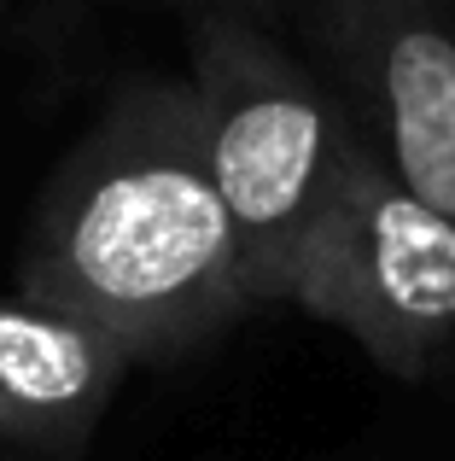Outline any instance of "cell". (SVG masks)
<instances>
[{
    "label": "cell",
    "mask_w": 455,
    "mask_h": 461,
    "mask_svg": "<svg viewBox=\"0 0 455 461\" xmlns=\"http://www.w3.org/2000/svg\"><path fill=\"white\" fill-rule=\"evenodd\" d=\"M18 293L94 321L129 362H175L251 310L193 82L147 77L105 100L41 181Z\"/></svg>",
    "instance_id": "1"
},
{
    "label": "cell",
    "mask_w": 455,
    "mask_h": 461,
    "mask_svg": "<svg viewBox=\"0 0 455 461\" xmlns=\"http://www.w3.org/2000/svg\"><path fill=\"white\" fill-rule=\"evenodd\" d=\"M193 94L251 304H281L362 147L292 41L257 18L193 23Z\"/></svg>",
    "instance_id": "2"
},
{
    "label": "cell",
    "mask_w": 455,
    "mask_h": 461,
    "mask_svg": "<svg viewBox=\"0 0 455 461\" xmlns=\"http://www.w3.org/2000/svg\"><path fill=\"white\" fill-rule=\"evenodd\" d=\"M281 304L351 333L397 380H426L455 357V216L362 152Z\"/></svg>",
    "instance_id": "3"
},
{
    "label": "cell",
    "mask_w": 455,
    "mask_h": 461,
    "mask_svg": "<svg viewBox=\"0 0 455 461\" xmlns=\"http://www.w3.org/2000/svg\"><path fill=\"white\" fill-rule=\"evenodd\" d=\"M286 23L356 147L455 216V23L444 0H292Z\"/></svg>",
    "instance_id": "4"
},
{
    "label": "cell",
    "mask_w": 455,
    "mask_h": 461,
    "mask_svg": "<svg viewBox=\"0 0 455 461\" xmlns=\"http://www.w3.org/2000/svg\"><path fill=\"white\" fill-rule=\"evenodd\" d=\"M129 368L94 321L0 293V461H82Z\"/></svg>",
    "instance_id": "5"
},
{
    "label": "cell",
    "mask_w": 455,
    "mask_h": 461,
    "mask_svg": "<svg viewBox=\"0 0 455 461\" xmlns=\"http://www.w3.org/2000/svg\"><path fill=\"white\" fill-rule=\"evenodd\" d=\"M129 6H158V12H187V18H286V6L292 0H129Z\"/></svg>",
    "instance_id": "6"
},
{
    "label": "cell",
    "mask_w": 455,
    "mask_h": 461,
    "mask_svg": "<svg viewBox=\"0 0 455 461\" xmlns=\"http://www.w3.org/2000/svg\"><path fill=\"white\" fill-rule=\"evenodd\" d=\"M444 12H450V23H455V0H444Z\"/></svg>",
    "instance_id": "7"
},
{
    "label": "cell",
    "mask_w": 455,
    "mask_h": 461,
    "mask_svg": "<svg viewBox=\"0 0 455 461\" xmlns=\"http://www.w3.org/2000/svg\"><path fill=\"white\" fill-rule=\"evenodd\" d=\"M0 12H6V0H0Z\"/></svg>",
    "instance_id": "8"
}]
</instances>
